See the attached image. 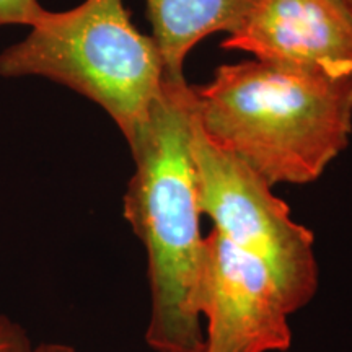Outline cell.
Wrapping results in <instances>:
<instances>
[{
  "label": "cell",
  "instance_id": "cell-2",
  "mask_svg": "<svg viewBox=\"0 0 352 352\" xmlns=\"http://www.w3.org/2000/svg\"><path fill=\"white\" fill-rule=\"evenodd\" d=\"M192 88L206 138L272 188L316 182L349 144L352 76L253 59Z\"/></svg>",
  "mask_w": 352,
  "mask_h": 352
},
{
  "label": "cell",
  "instance_id": "cell-8",
  "mask_svg": "<svg viewBox=\"0 0 352 352\" xmlns=\"http://www.w3.org/2000/svg\"><path fill=\"white\" fill-rule=\"evenodd\" d=\"M44 12L46 8L38 0H0V26L26 25L32 28Z\"/></svg>",
  "mask_w": 352,
  "mask_h": 352
},
{
  "label": "cell",
  "instance_id": "cell-4",
  "mask_svg": "<svg viewBox=\"0 0 352 352\" xmlns=\"http://www.w3.org/2000/svg\"><path fill=\"white\" fill-rule=\"evenodd\" d=\"M191 151L201 210L212 220V230L264 264L289 315L307 307L320 285L314 232L292 219L290 208L272 192L266 179L215 147L196 116Z\"/></svg>",
  "mask_w": 352,
  "mask_h": 352
},
{
  "label": "cell",
  "instance_id": "cell-1",
  "mask_svg": "<svg viewBox=\"0 0 352 352\" xmlns=\"http://www.w3.org/2000/svg\"><path fill=\"white\" fill-rule=\"evenodd\" d=\"M195 88L165 80L162 94L127 145L135 170L124 219L147 254L151 320L145 342L155 352H202L201 296L206 235L191 151Z\"/></svg>",
  "mask_w": 352,
  "mask_h": 352
},
{
  "label": "cell",
  "instance_id": "cell-5",
  "mask_svg": "<svg viewBox=\"0 0 352 352\" xmlns=\"http://www.w3.org/2000/svg\"><path fill=\"white\" fill-rule=\"evenodd\" d=\"M201 315L202 352H285L292 346L289 311L261 261L220 233L206 235Z\"/></svg>",
  "mask_w": 352,
  "mask_h": 352
},
{
  "label": "cell",
  "instance_id": "cell-11",
  "mask_svg": "<svg viewBox=\"0 0 352 352\" xmlns=\"http://www.w3.org/2000/svg\"><path fill=\"white\" fill-rule=\"evenodd\" d=\"M344 2L347 3V6H349V8L352 10V0H344Z\"/></svg>",
  "mask_w": 352,
  "mask_h": 352
},
{
  "label": "cell",
  "instance_id": "cell-9",
  "mask_svg": "<svg viewBox=\"0 0 352 352\" xmlns=\"http://www.w3.org/2000/svg\"><path fill=\"white\" fill-rule=\"evenodd\" d=\"M32 349L28 333L20 323L0 315V352H28Z\"/></svg>",
  "mask_w": 352,
  "mask_h": 352
},
{
  "label": "cell",
  "instance_id": "cell-7",
  "mask_svg": "<svg viewBox=\"0 0 352 352\" xmlns=\"http://www.w3.org/2000/svg\"><path fill=\"white\" fill-rule=\"evenodd\" d=\"M253 0H145L165 80L182 82L192 47L212 33H235Z\"/></svg>",
  "mask_w": 352,
  "mask_h": 352
},
{
  "label": "cell",
  "instance_id": "cell-10",
  "mask_svg": "<svg viewBox=\"0 0 352 352\" xmlns=\"http://www.w3.org/2000/svg\"><path fill=\"white\" fill-rule=\"evenodd\" d=\"M28 352H76L72 346L60 344V342H43L36 347L32 346Z\"/></svg>",
  "mask_w": 352,
  "mask_h": 352
},
{
  "label": "cell",
  "instance_id": "cell-3",
  "mask_svg": "<svg viewBox=\"0 0 352 352\" xmlns=\"http://www.w3.org/2000/svg\"><path fill=\"white\" fill-rule=\"evenodd\" d=\"M46 77L108 113L126 142L147 120L165 83L151 36L131 21L124 0H83L50 12L23 41L0 54V77Z\"/></svg>",
  "mask_w": 352,
  "mask_h": 352
},
{
  "label": "cell",
  "instance_id": "cell-6",
  "mask_svg": "<svg viewBox=\"0 0 352 352\" xmlns=\"http://www.w3.org/2000/svg\"><path fill=\"white\" fill-rule=\"evenodd\" d=\"M220 46L254 59L352 76V10L344 0H253Z\"/></svg>",
  "mask_w": 352,
  "mask_h": 352
}]
</instances>
